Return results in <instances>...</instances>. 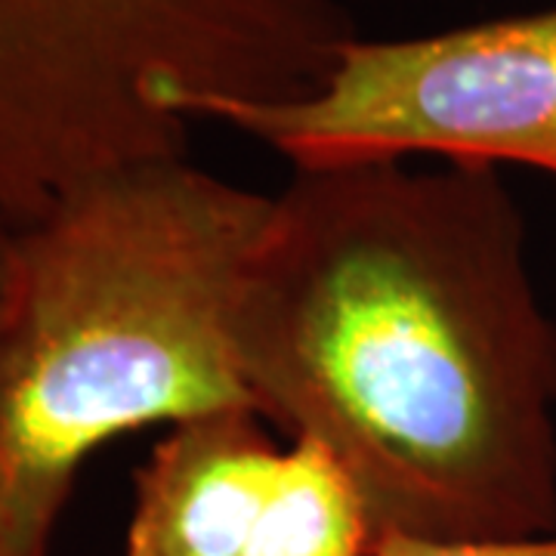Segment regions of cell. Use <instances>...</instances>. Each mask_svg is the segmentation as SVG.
Returning <instances> with one entry per match:
<instances>
[{"instance_id":"cell-1","label":"cell","mask_w":556,"mask_h":556,"mask_svg":"<svg viewBox=\"0 0 556 556\" xmlns=\"http://www.w3.org/2000/svg\"><path fill=\"white\" fill-rule=\"evenodd\" d=\"M236 353L257 415L338 457L378 532L556 535V325L492 164L294 170Z\"/></svg>"},{"instance_id":"cell-2","label":"cell","mask_w":556,"mask_h":556,"mask_svg":"<svg viewBox=\"0 0 556 556\" xmlns=\"http://www.w3.org/2000/svg\"><path fill=\"white\" fill-rule=\"evenodd\" d=\"M273 195L189 159L87 179L13 229L0 303V556H47L87 457L254 408L236 303Z\"/></svg>"},{"instance_id":"cell-3","label":"cell","mask_w":556,"mask_h":556,"mask_svg":"<svg viewBox=\"0 0 556 556\" xmlns=\"http://www.w3.org/2000/svg\"><path fill=\"white\" fill-rule=\"evenodd\" d=\"M353 38L340 0H0V223L186 159L199 102L316 93Z\"/></svg>"},{"instance_id":"cell-4","label":"cell","mask_w":556,"mask_h":556,"mask_svg":"<svg viewBox=\"0 0 556 556\" xmlns=\"http://www.w3.org/2000/svg\"><path fill=\"white\" fill-rule=\"evenodd\" d=\"M300 167L437 155L517 161L556 177V7L442 35L350 40L316 93L291 102H199Z\"/></svg>"},{"instance_id":"cell-5","label":"cell","mask_w":556,"mask_h":556,"mask_svg":"<svg viewBox=\"0 0 556 556\" xmlns=\"http://www.w3.org/2000/svg\"><path fill=\"white\" fill-rule=\"evenodd\" d=\"M281 455L251 408L170 427L134 479L124 556H241L269 504Z\"/></svg>"},{"instance_id":"cell-6","label":"cell","mask_w":556,"mask_h":556,"mask_svg":"<svg viewBox=\"0 0 556 556\" xmlns=\"http://www.w3.org/2000/svg\"><path fill=\"white\" fill-rule=\"evenodd\" d=\"M375 538L350 470L316 439H294L241 556H371Z\"/></svg>"},{"instance_id":"cell-7","label":"cell","mask_w":556,"mask_h":556,"mask_svg":"<svg viewBox=\"0 0 556 556\" xmlns=\"http://www.w3.org/2000/svg\"><path fill=\"white\" fill-rule=\"evenodd\" d=\"M371 556H556V535L517 541H439L405 532H378Z\"/></svg>"},{"instance_id":"cell-8","label":"cell","mask_w":556,"mask_h":556,"mask_svg":"<svg viewBox=\"0 0 556 556\" xmlns=\"http://www.w3.org/2000/svg\"><path fill=\"white\" fill-rule=\"evenodd\" d=\"M10 239H13V229L0 223V303H3V291H7V273H10Z\"/></svg>"}]
</instances>
